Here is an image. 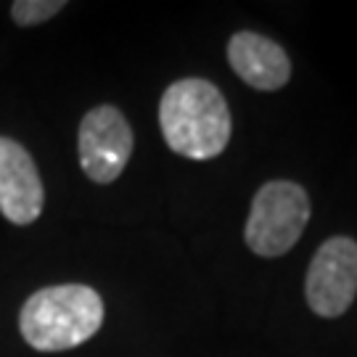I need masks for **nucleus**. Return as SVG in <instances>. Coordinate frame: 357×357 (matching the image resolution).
Masks as SVG:
<instances>
[{
  "instance_id": "39448f33",
  "label": "nucleus",
  "mask_w": 357,
  "mask_h": 357,
  "mask_svg": "<svg viewBox=\"0 0 357 357\" xmlns=\"http://www.w3.org/2000/svg\"><path fill=\"white\" fill-rule=\"evenodd\" d=\"M305 296L320 318H342L357 296V241L333 236L320 243L307 268Z\"/></svg>"
},
{
  "instance_id": "423d86ee",
  "label": "nucleus",
  "mask_w": 357,
  "mask_h": 357,
  "mask_svg": "<svg viewBox=\"0 0 357 357\" xmlns=\"http://www.w3.org/2000/svg\"><path fill=\"white\" fill-rule=\"evenodd\" d=\"M45 206V188L32 153L0 135V215L13 225H32Z\"/></svg>"
},
{
  "instance_id": "6e6552de",
  "label": "nucleus",
  "mask_w": 357,
  "mask_h": 357,
  "mask_svg": "<svg viewBox=\"0 0 357 357\" xmlns=\"http://www.w3.org/2000/svg\"><path fill=\"white\" fill-rule=\"evenodd\" d=\"M64 8V0H16L11 6V19L19 26H38Z\"/></svg>"
},
{
  "instance_id": "f257e3e1",
  "label": "nucleus",
  "mask_w": 357,
  "mask_h": 357,
  "mask_svg": "<svg viewBox=\"0 0 357 357\" xmlns=\"http://www.w3.org/2000/svg\"><path fill=\"white\" fill-rule=\"evenodd\" d=\"M159 128L175 153L206 162L225 151L233 132V119L215 82L185 77L172 82L159 101Z\"/></svg>"
},
{
  "instance_id": "f03ea898",
  "label": "nucleus",
  "mask_w": 357,
  "mask_h": 357,
  "mask_svg": "<svg viewBox=\"0 0 357 357\" xmlns=\"http://www.w3.org/2000/svg\"><path fill=\"white\" fill-rule=\"evenodd\" d=\"M103 326V299L85 283H59L35 291L19 312L22 339L38 352H66Z\"/></svg>"
},
{
  "instance_id": "7ed1b4c3",
  "label": "nucleus",
  "mask_w": 357,
  "mask_h": 357,
  "mask_svg": "<svg viewBox=\"0 0 357 357\" xmlns=\"http://www.w3.org/2000/svg\"><path fill=\"white\" fill-rule=\"evenodd\" d=\"M310 215V196L299 183L270 180L252 199L243 241L259 257H283L302 238Z\"/></svg>"
},
{
  "instance_id": "20e7f679",
  "label": "nucleus",
  "mask_w": 357,
  "mask_h": 357,
  "mask_svg": "<svg viewBox=\"0 0 357 357\" xmlns=\"http://www.w3.org/2000/svg\"><path fill=\"white\" fill-rule=\"evenodd\" d=\"M135 135L128 116L112 103H101L90 109L79 122L77 132V153L79 167L93 183L109 185L114 183L132 156Z\"/></svg>"
},
{
  "instance_id": "0eeeda50",
  "label": "nucleus",
  "mask_w": 357,
  "mask_h": 357,
  "mask_svg": "<svg viewBox=\"0 0 357 357\" xmlns=\"http://www.w3.org/2000/svg\"><path fill=\"white\" fill-rule=\"evenodd\" d=\"M228 64L249 88L273 93L291 79V61L275 40L259 32H236L228 43Z\"/></svg>"
}]
</instances>
